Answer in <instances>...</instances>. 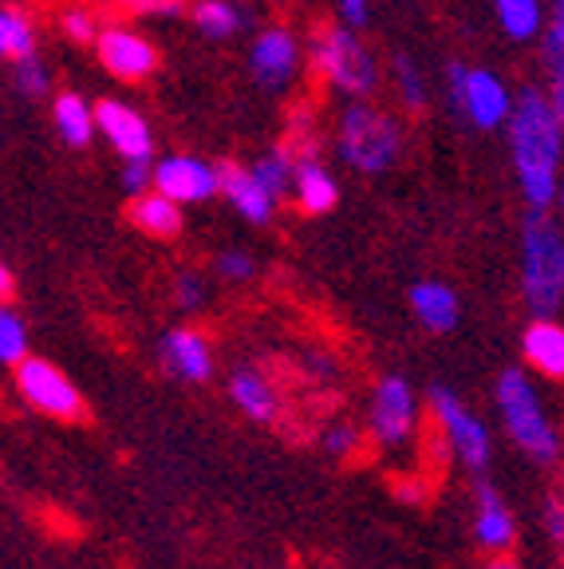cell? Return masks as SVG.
<instances>
[{
  "instance_id": "5bb4252c",
  "label": "cell",
  "mask_w": 564,
  "mask_h": 569,
  "mask_svg": "<svg viewBox=\"0 0 564 569\" xmlns=\"http://www.w3.org/2000/svg\"><path fill=\"white\" fill-rule=\"evenodd\" d=\"M474 542L482 546L490 558L494 553H510L513 542H517V522H513L510 507H505L502 490L494 482L477 475L474 482Z\"/></svg>"
},
{
  "instance_id": "d6a6232c",
  "label": "cell",
  "mask_w": 564,
  "mask_h": 569,
  "mask_svg": "<svg viewBox=\"0 0 564 569\" xmlns=\"http://www.w3.org/2000/svg\"><path fill=\"white\" fill-rule=\"evenodd\" d=\"M174 305L182 312H198L205 305V277L185 269V273L174 277Z\"/></svg>"
},
{
  "instance_id": "2e32d148",
  "label": "cell",
  "mask_w": 564,
  "mask_h": 569,
  "mask_svg": "<svg viewBox=\"0 0 564 569\" xmlns=\"http://www.w3.org/2000/svg\"><path fill=\"white\" fill-rule=\"evenodd\" d=\"M221 194L230 198L233 210L253 226L273 222V210L281 202V198H273L261 187V178L253 174V167H238V162H221Z\"/></svg>"
},
{
  "instance_id": "b9f144b4",
  "label": "cell",
  "mask_w": 564,
  "mask_h": 569,
  "mask_svg": "<svg viewBox=\"0 0 564 569\" xmlns=\"http://www.w3.org/2000/svg\"><path fill=\"white\" fill-rule=\"evenodd\" d=\"M556 210H561V222H564V182H561V198H556Z\"/></svg>"
},
{
  "instance_id": "8992f818",
  "label": "cell",
  "mask_w": 564,
  "mask_h": 569,
  "mask_svg": "<svg viewBox=\"0 0 564 569\" xmlns=\"http://www.w3.org/2000/svg\"><path fill=\"white\" fill-rule=\"evenodd\" d=\"M446 103L462 127L470 123L474 131H497V127H510L517 96H510L505 80L494 76V71L466 68V63L450 60L446 63Z\"/></svg>"
},
{
  "instance_id": "3957f363",
  "label": "cell",
  "mask_w": 564,
  "mask_h": 569,
  "mask_svg": "<svg viewBox=\"0 0 564 569\" xmlns=\"http://www.w3.org/2000/svg\"><path fill=\"white\" fill-rule=\"evenodd\" d=\"M403 123L371 99H348L335 123V151L355 174H387L403 159Z\"/></svg>"
},
{
  "instance_id": "f546056e",
  "label": "cell",
  "mask_w": 564,
  "mask_h": 569,
  "mask_svg": "<svg viewBox=\"0 0 564 569\" xmlns=\"http://www.w3.org/2000/svg\"><path fill=\"white\" fill-rule=\"evenodd\" d=\"M17 91L24 99H48L52 96V71L40 56H28L17 63Z\"/></svg>"
},
{
  "instance_id": "7a4b0ae2",
  "label": "cell",
  "mask_w": 564,
  "mask_h": 569,
  "mask_svg": "<svg viewBox=\"0 0 564 569\" xmlns=\"http://www.w3.org/2000/svg\"><path fill=\"white\" fill-rule=\"evenodd\" d=\"M521 297L533 320L564 309V222L548 210H530L521 226Z\"/></svg>"
},
{
  "instance_id": "484cf974",
  "label": "cell",
  "mask_w": 564,
  "mask_h": 569,
  "mask_svg": "<svg viewBox=\"0 0 564 569\" xmlns=\"http://www.w3.org/2000/svg\"><path fill=\"white\" fill-rule=\"evenodd\" d=\"M0 56L9 63H20V60H28V56H36V24L17 4H4V9H0Z\"/></svg>"
},
{
  "instance_id": "277c9868",
  "label": "cell",
  "mask_w": 564,
  "mask_h": 569,
  "mask_svg": "<svg viewBox=\"0 0 564 569\" xmlns=\"http://www.w3.org/2000/svg\"><path fill=\"white\" fill-rule=\"evenodd\" d=\"M494 400H497V411H502V423H505V431H510V439L530 455L533 462L548 467V462L561 459V436H556V427L548 423L541 391H537V383L530 380V372L505 368L494 383Z\"/></svg>"
},
{
  "instance_id": "30bf717a",
  "label": "cell",
  "mask_w": 564,
  "mask_h": 569,
  "mask_svg": "<svg viewBox=\"0 0 564 569\" xmlns=\"http://www.w3.org/2000/svg\"><path fill=\"white\" fill-rule=\"evenodd\" d=\"M154 190L174 198L178 206L205 202V198L221 194V167L198 159V154H167L154 162Z\"/></svg>"
},
{
  "instance_id": "7c38bea8",
  "label": "cell",
  "mask_w": 564,
  "mask_h": 569,
  "mask_svg": "<svg viewBox=\"0 0 564 569\" xmlns=\"http://www.w3.org/2000/svg\"><path fill=\"white\" fill-rule=\"evenodd\" d=\"M95 52H99V63H103L115 80H127V83L147 80L150 71L159 68L154 44H150L142 32H134L131 24H107L103 36H99Z\"/></svg>"
},
{
  "instance_id": "44dd1931",
  "label": "cell",
  "mask_w": 564,
  "mask_h": 569,
  "mask_svg": "<svg viewBox=\"0 0 564 569\" xmlns=\"http://www.w3.org/2000/svg\"><path fill=\"white\" fill-rule=\"evenodd\" d=\"M52 123H56V134H60L68 147H75V151H83L99 134L95 107L83 96H75V91H63V96L52 99Z\"/></svg>"
},
{
  "instance_id": "f1b7e54d",
  "label": "cell",
  "mask_w": 564,
  "mask_h": 569,
  "mask_svg": "<svg viewBox=\"0 0 564 569\" xmlns=\"http://www.w3.org/2000/svg\"><path fill=\"white\" fill-rule=\"evenodd\" d=\"M28 360V325L12 305L0 309V365L17 368Z\"/></svg>"
},
{
  "instance_id": "d590c367",
  "label": "cell",
  "mask_w": 564,
  "mask_h": 569,
  "mask_svg": "<svg viewBox=\"0 0 564 569\" xmlns=\"http://www.w3.org/2000/svg\"><path fill=\"white\" fill-rule=\"evenodd\" d=\"M185 12V0H139L134 17L147 20H178Z\"/></svg>"
},
{
  "instance_id": "d4e9b609",
  "label": "cell",
  "mask_w": 564,
  "mask_h": 569,
  "mask_svg": "<svg viewBox=\"0 0 564 569\" xmlns=\"http://www.w3.org/2000/svg\"><path fill=\"white\" fill-rule=\"evenodd\" d=\"M494 17L502 24V32L517 44H530V40H541L545 36V9L541 0H494Z\"/></svg>"
},
{
  "instance_id": "ac0fdd59",
  "label": "cell",
  "mask_w": 564,
  "mask_h": 569,
  "mask_svg": "<svg viewBox=\"0 0 564 569\" xmlns=\"http://www.w3.org/2000/svg\"><path fill=\"white\" fill-rule=\"evenodd\" d=\"M411 312H415L426 332L442 337V332L459 329L462 305H459V293H454L446 281H415L411 284Z\"/></svg>"
},
{
  "instance_id": "e0dca14e",
  "label": "cell",
  "mask_w": 564,
  "mask_h": 569,
  "mask_svg": "<svg viewBox=\"0 0 564 569\" xmlns=\"http://www.w3.org/2000/svg\"><path fill=\"white\" fill-rule=\"evenodd\" d=\"M521 352L533 372L548 376V380H564V325L556 317L530 320L521 332Z\"/></svg>"
},
{
  "instance_id": "d6986e66",
  "label": "cell",
  "mask_w": 564,
  "mask_h": 569,
  "mask_svg": "<svg viewBox=\"0 0 564 569\" xmlns=\"http://www.w3.org/2000/svg\"><path fill=\"white\" fill-rule=\"evenodd\" d=\"M230 400H233V408L245 411V419H253V423H273V419L281 416V396H276V388L265 380V372H256V368H249V365L233 368Z\"/></svg>"
},
{
  "instance_id": "7402d4cb",
  "label": "cell",
  "mask_w": 564,
  "mask_h": 569,
  "mask_svg": "<svg viewBox=\"0 0 564 569\" xmlns=\"http://www.w3.org/2000/svg\"><path fill=\"white\" fill-rule=\"evenodd\" d=\"M190 20L210 40H233L241 28L253 24V12L241 9L238 0H194L190 4Z\"/></svg>"
},
{
  "instance_id": "8d00e7d4",
  "label": "cell",
  "mask_w": 564,
  "mask_h": 569,
  "mask_svg": "<svg viewBox=\"0 0 564 569\" xmlns=\"http://www.w3.org/2000/svg\"><path fill=\"white\" fill-rule=\"evenodd\" d=\"M541 522H545V533H548V538H553L556 546H564V498H561V495H548Z\"/></svg>"
},
{
  "instance_id": "4fadbf2b",
  "label": "cell",
  "mask_w": 564,
  "mask_h": 569,
  "mask_svg": "<svg viewBox=\"0 0 564 569\" xmlns=\"http://www.w3.org/2000/svg\"><path fill=\"white\" fill-rule=\"evenodd\" d=\"M95 123H99V134L111 142V151H119L127 162L131 159H154V131H150V123L134 111L131 103L99 99Z\"/></svg>"
},
{
  "instance_id": "52a82bcc",
  "label": "cell",
  "mask_w": 564,
  "mask_h": 569,
  "mask_svg": "<svg viewBox=\"0 0 564 569\" xmlns=\"http://www.w3.org/2000/svg\"><path fill=\"white\" fill-rule=\"evenodd\" d=\"M426 408L439 419L442 436H446L450 451L459 455V462L470 475H485L490 471V455H494V443H490V427L466 408V400H459L446 383H431L426 388Z\"/></svg>"
},
{
  "instance_id": "5b68a950",
  "label": "cell",
  "mask_w": 564,
  "mask_h": 569,
  "mask_svg": "<svg viewBox=\"0 0 564 569\" xmlns=\"http://www.w3.org/2000/svg\"><path fill=\"white\" fill-rule=\"evenodd\" d=\"M312 68L332 91L348 99H371L380 91V60L367 44L360 40V32L348 24H328L312 36Z\"/></svg>"
},
{
  "instance_id": "6da1fadb",
  "label": "cell",
  "mask_w": 564,
  "mask_h": 569,
  "mask_svg": "<svg viewBox=\"0 0 564 569\" xmlns=\"http://www.w3.org/2000/svg\"><path fill=\"white\" fill-rule=\"evenodd\" d=\"M510 159L530 210H553L561 198L564 123L545 88H521L510 116Z\"/></svg>"
},
{
  "instance_id": "1f68e13d",
  "label": "cell",
  "mask_w": 564,
  "mask_h": 569,
  "mask_svg": "<svg viewBox=\"0 0 564 569\" xmlns=\"http://www.w3.org/2000/svg\"><path fill=\"white\" fill-rule=\"evenodd\" d=\"M213 273H218L221 281H230V284H245V281H253L256 261L249 258L245 249H221L218 261H213Z\"/></svg>"
},
{
  "instance_id": "603a6c76",
  "label": "cell",
  "mask_w": 564,
  "mask_h": 569,
  "mask_svg": "<svg viewBox=\"0 0 564 569\" xmlns=\"http://www.w3.org/2000/svg\"><path fill=\"white\" fill-rule=\"evenodd\" d=\"M541 60H545V71H548L545 91L564 123V0H553V9H548V24H545V36H541Z\"/></svg>"
},
{
  "instance_id": "60d3db41",
  "label": "cell",
  "mask_w": 564,
  "mask_h": 569,
  "mask_svg": "<svg viewBox=\"0 0 564 569\" xmlns=\"http://www.w3.org/2000/svg\"><path fill=\"white\" fill-rule=\"evenodd\" d=\"M107 4H119V9H127V12L139 9V0H107Z\"/></svg>"
},
{
  "instance_id": "cb8c5ba5",
  "label": "cell",
  "mask_w": 564,
  "mask_h": 569,
  "mask_svg": "<svg viewBox=\"0 0 564 569\" xmlns=\"http://www.w3.org/2000/svg\"><path fill=\"white\" fill-rule=\"evenodd\" d=\"M131 222L150 238H178L182 233V206L159 190H150L142 198H131Z\"/></svg>"
},
{
  "instance_id": "836d02e7",
  "label": "cell",
  "mask_w": 564,
  "mask_h": 569,
  "mask_svg": "<svg viewBox=\"0 0 564 569\" xmlns=\"http://www.w3.org/2000/svg\"><path fill=\"white\" fill-rule=\"evenodd\" d=\"M119 187H123L131 198L150 194V190H154V167H150V159L123 162V170H119Z\"/></svg>"
},
{
  "instance_id": "f35d334b",
  "label": "cell",
  "mask_w": 564,
  "mask_h": 569,
  "mask_svg": "<svg viewBox=\"0 0 564 569\" xmlns=\"http://www.w3.org/2000/svg\"><path fill=\"white\" fill-rule=\"evenodd\" d=\"M12 293H17V277H12V269L4 266L0 269V297H4V305L12 301Z\"/></svg>"
},
{
  "instance_id": "ffe728a7",
  "label": "cell",
  "mask_w": 564,
  "mask_h": 569,
  "mask_svg": "<svg viewBox=\"0 0 564 569\" xmlns=\"http://www.w3.org/2000/svg\"><path fill=\"white\" fill-rule=\"evenodd\" d=\"M292 198H296L300 213L320 218V213H332L340 202V182L332 178V170L320 159H300L296 162V182H292Z\"/></svg>"
},
{
  "instance_id": "ab89813d",
  "label": "cell",
  "mask_w": 564,
  "mask_h": 569,
  "mask_svg": "<svg viewBox=\"0 0 564 569\" xmlns=\"http://www.w3.org/2000/svg\"><path fill=\"white\" fill-rule=\"evenodd\" d=\"M485 569H521V566L510 558V553H494V558L485 561Z\"/></svg>"
},
{
  "instance_id": "4dcf8cb0",
  "label": "cell",
  "mask_w": 564,
  "mask_h": 569,
  "mask_svg": "<svg viewBox=\"0 0 564 569\" xmlns=\"http://www.w3.org/2000/svg\"><path fill=\"white\" fill-rule=\"evenodd\" d=\"M60 28H63V36H68L71 44H99V36H103L95 12L83 9V4H71V9H63L60 12Z\"/></svg>"
},
{
  "instance_id": "83f0119b",
  "label": "cell",
  "mask_w": 564,
  "mask_h": 569,
  "mask_svg": "<svg viewBox=\"0 0 564 569\" xmlns=\"http://www.w3.org/2000/svg\"><path fill=\"white\" fill-rule=\"evenodd\" d=\"M391 80H395V91L399 99H403V107L411 111V116H419V111H426V80H423V71H419L415 56H406V52H395L391 56Z\"/></svg>"
},
{
  "instance_id": "9a60e30c",
  "label": "cell",
  "mask_w": 564,
  "mask_h": 569,
  "mask_svg": "<svg viewBox=\"0 0 564 569\" xmlns=\"http://www.w3.org/2000/svg\"><path fill=\"white\" fill-rule=\"evenodd\" d=\"M159 356H162V368L174 380L205 383L213 376V348L205 340V332L198 329H170L159 340Z\"/></svg>"
},
{
  "instance_id": "4316f807",
  "label": "cell",
  "mask_w": 564,
  "mask_h": 569,
  "mask_svg": "<svg viewBox=\"0 0 564 569\" xmlns=\"http://www.w3.org/2000/svg\"><path fill=\"white\" fill-rule=\"evenodd\" d=\"M296 162L300 159L289 147H273V151H265L253 162V174L261 178V187H265L269 194L284 198V194H292V182H296Z\"/></svg>"
},
{
  "instance_id": "8fae6325",
  "label": "cell",
  "mask_w": 564,
  "mask_h": 569,
  "mask_svg": "<svg viewBox=\"0 0 564 569\" xmlns=\"http://www.w3.org/2000/svg\"><path fill=\"white\" fill-rule=\"evenodd\" d=\"M300 40L289 32V28H265L256 32L253 48H249V71L253 80L265 91H284L292 80L300 76Z\"/></svg>"
},
{
  "instance_id": "74e56055",
  "label": "cell",
  "mask_w": 564,
  "mask_h": 569,
  "mask_svg": "<svg viewBox=\"0 0 564 569\" xmlns=\"http://www.w3.org/2000/svg\"><path fill=\"white\" fill-rule=\"evenodd\" d=\"M335 17H340V24L360 32V28L371 20V4L367 0H335Z\"/></svg>"
},
{
  "instance_id": "e575fe53",
  "label": "cell",
  "mask_w": 564,
  "mask_h": 569,
  "mask_svg": "<svg viewBox=\"0 0 564 569\" xmlns=\"http://www.w3.org/2000/svg\"><path fill=\"white\" fill-rule=\"evenodd\" d=\"M355 447H360V427L348 423V419H340V423H332L324 431V451L332 455V459H348Z\"/></svg>"
},
{
  "instance_id": "ba28073f",
  "label": "cell",
  "mask_w": 564,
  "mask_h": 569,
  "mask_svg": "<svg viewBox=\"0 0 564 569\" xmlns=\"http://www.w3.org/2000/svg\"><path fill=\"white\" fill-rule=\"evenodd\" d=\"M12 383H17V396L32 411L48 419H80L83 416V396L80 388L52 365V360H40V356H28L24 365L12 368Z\"/></svg>"
},
{
  "instance_id": "9c48e42d",
  "label": "cell",
  "mask_w": 564,
  "mask_h": 569,
  "mask_svg": "<svg viewBox=\"0 0 564 569\" xmlns=\"http://www.w3.org/2000/svg\"><path fill=\"white\" fill-rule=\"evenodd\" d=\"M415 423H419V396L415 388L403 380V376H380L375 380V391H371V403H367V427H371V439L387 451L395 447H406L411 436H415Z\"/></svg>"
}]
</instances>
